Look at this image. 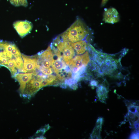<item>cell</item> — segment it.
<instances>
[{
  "mask_svg": "<svg viewBox=\"0 0 139 139\" xmlns=\"http://www.w3.org/2000/svg\"><path fill=\"white\" fill-rule=\"evenodd\" d=\"M22 54L13 43L0 40V66L6 67L12 75L23 70Z\"/></svg>",
  "mask_w": 139,
  "mask_h": 139,
  "instance_id": "6da1fadb",
  "label": "cell"
},
{
  "mask_svg": "<svg viewBox=\"0 0 139 139\" xmlns=\"http://www.w3.org/2000/svg\"><path fill=\"white\" fill-rule=\"evenodd\" d=\"M89 33L86 26L81 20L78 19L65 31L57 37L59 42H75L84 39Z\"/></svg>",
  "mask_w": 139,
  "mask_h": 139,
  "instance_id": "7a4b0ae2",
  "label": "cell"
},
{
  "mask_svg": "<svg viewBox=\"0 0 139 139\" xmlns=\"http://www.w3.org/2000/svg\"><path fill=\"white\" fill-rule=\"evenodd\" d=\"M37 54L38 69L42 68L48 69L50 68L54 61V55L50 46H48L45 50L39 52Z\"/></svg>",
  "mask_w": 139,
  "mask_h": 139,
  "instance_id": "3957f363",
  "label": "cell"
},
{
  "mask_svg": "<svg viewBox=\"0 0 139 139\" xmlns=\"http://www.w3.org/2000/svg\"><path fill=\"white\" fill-rule=\"evenodd\" d=\"M41 88L40 82L37 79L36 75L33 73L32 78L26 83L21 96L29 98Z\"/></svg>",
  "mask_w": 139,
  "mask_h": 139,
  "instance_id": "277c9868",
  "label": "cell"
},
{
  "mask_svg": "<svg viewBox=\"0 0 139 139\" xmlns=\"http://www.w3.org/2000/svg\"><path fill=\"white\" fill-rule=\"evenodd\" d=\"M57 47V49L62 53V56L64 60L68 65L71 60L75 55L73 48L68 43V41H62L57 43H53Z\"/></svg>",
  "mask_w": 139,
  "mask_h": 139,
  "instance_id": "5b68a950",
  "label": "cell"
},
{
  "mask_svg": "<svg viewBox=\"0 0 139 139\" xmlns=\"http://www.w3.org/2000/svg\"><path fill=\"white\" fill-rule=\"evenodd\" d=\"M119 60H117L108 55L104 59L103 62L100 65V69L103 75L111 74L117 68V64Z\"/></svg>",
  "mask_w": 139,
  "mask_h": 139,
  "instance_id": "8992f818",
  "label": "cell"
},
{
  "mask_svg": "<svg viewBox=\"0 0 139 139\" xmlns=\"http://www.w3.org/2000/svg\"><path fill=\"white\" fill-rule=\"evenodd\" d=\"M22 56L23 62V67L22 72L31 73L35 72L38 59V54L28 56L22 54Z\"/></svg>",
  "mask_w": 139,
  "mask_h": 139,
  "instance_id": "52a82bcc",
  "label": "cell"
},
{
  "mask_svg": "<svg viewBox=\"0 0 139 139\" xmlns=\"http://www.w3.org/2000/svg\"><path fill=\"white\" fill-rule=\"evenodd\" d=\"M13 26L18 34L22 38L29 33L33 27L31 22L27 20L16 21L14 23Z\"/></svg>",
  "mask_w": 139,
  "mask_h": 139,
  "instance_id": "ba28073f",
  "label": "cell"
},
{
  "mask_svg": "<svg viewBox=\"0 0 139 139\" xmlns=\"http://www.w3.org/2000/svg\"><path fill=\"white\" fill-rule=\"evenodd\" d=\"M85 72V78L87 80L94 77L102 75L99 66L93 60L89 62L86 67Z\"/></svg>",
  "mask_w": 139,
  "mask_h": 139,
  "instance_id": "9c48e42d",
  "label": "cell"
},
{
  "mask_svg": "<svg viewBox=\"0 0 139 139\" xmlns=\"http://www.w3.org/2000/svg\"><path fill=\"white\" fill-rule=\"evenodd\" d=\"M33 73H18L13 78L20 84L19 91L20 95H22L26 83L32 77Z\"/></svg>",
  "mask_w": 139,
  "mask_h": 139,
  "instance_id": "30bf717a",
  "label": "cell"
},
{
  "mask_svg": "<svg viewBox=\"0 0 139 139\" xmlns=\"http://www.w3.org/2000/svg\"><path fill=\"white\" fill-rule=\"evenodd\" d=\"M90 61L88 51L82 55H77L73 58L69 64V67L80 68L83 66H86Z\"/></svg>",
  "mask_w": 139,
  "mask_h": 139,
  "instance_id": "8fae6325",
  "label": "cell"
},
{
  "mask_svg": "<svg viewBox=\"0 0 139 139\" xmlns=\"http://www.w3.org/2000/svg\"><path fill=\"white\" fill-rule=\"evenodd\" d=\"M103 19L106 23L111 24L117 23L119 20V13L114 8L107 9L104 13Z\"/></svg>",
  "mask_w": 139,
  "mask_h": 139,
  "instance_id": "7c38bea8",
  "label": "cell"
},
{
  "mask_svg": "<svg viewBox=\"0 0 139 139\" xmlns=\"http://www.w3.org/2000/svg\"><path fill=\"white\" fill-rule=\"evenodd\" d=\"M68 42L69 44L76 51L77 54H81L85 52L87 45L84 40H81L75 42Z\"/></svg>",
  "mask_w": 139,
  "mask_h": 139,
  "instance_id": "4fadbf2b",
  "label": "cell"
},
{
  "mask_svg": "<svg viewBox=\"0 0 139 139\" xmlns=\"http://www.w3.org/2000/svg\"><path fill=\"white\" fill-rule=\"evenodd\" d=\"M108 91L107 87L101 84L98 85L97 89V95L99 99L103 102L107 98Z\"/></svg>",
  "mask_w": 139,
  "mask_h": 139,
  "instance_id": "5bb4252c",
  "label": "cell"
},
{
  "mask_svg": "<svg viewBox=\"0 0 139 139\" xmlns=\"http://www.w3.org/2000/svg\"><path fill=\"white\" fill-rule=\"evenodd\" d=\"M64 61L62 57L54 60L51 66L56 73L67 66Z\"/></svg>",
  "mask_w": 139,
  "mask_h": 139,
  "instance_id": "9a60e30c",
  "label": "cell"
},
{
  "mask_svg": "<svg viewBox=\"0 0 139 139\" xmlns=\"http://www.w3.org/2000/svg\"><path fill=\"white\" fill-rule=\"evenodd\" d=\"M102 126H97L94 128L91 134V136L92 138L99 139L100 138V132Z\"/></svg>",
  "mask_w": 139,
  "mask_h": 139,
  "instance_id": "2e32d148",
  "label": "cell"
},
{
  "mask_svg": "<svg viewBox=\"0 0 139 139\" xmlns=\"http://www.w3.org/2000/svg\"><path fill=\"white\" fill-rule=\"evenodd\" d=\"M50 128V126L48 124L45 126L44 127L38 130L36 133L35 136L37 137L35 138V139H40V137L42 136Z\"/></svg>",
  "mask_w": 139,
  "mask_h": 139,
  "instance_id": "e0dca14e",
  "label": "cell"
},
{
  "mask_svg": "<svg viewBox=\"0 0 139 139\" xmlns=\"http://www.w3.org/2000/svg\"><path fill=\"white\" fill-rule=\"evenodd\" d=\"M77 82L76 80L73 78H70L65 80V84L71 87L73 84L76 83Z\"/></svg>",
  "mask_w": 139,
  "mask_h": 139,
  "instance_id": "ac0fdd59",
  "label": "cell"
},
{
  "mask_svg": "<svg viewBox=\"0 0 139 139\" xmlns=\"http://www.w3.org/2000/svg\"><path fill=\"white\" fill-rule=\"evenodd\" d=\"M11 3L13 5L18 6H21L20 0H9Z\"/></svg>",
  "mask_w": 139,
  "mask_h": 139,
  "instance_id": "d6986e66",
  "label": "cell"
},
{
  "mask_svg": "<svg viewBox=\"0 0 139 139\" xmlns=\"http://www.w3.org/2000/svg\"><path fill=\"white\" fill-rule=\"evenodd\" d=\"M103 122V118H99L97 120L96 125L102 126Z\"/></svg>",
  "mask_w": 139,
  "mask_h": 139,
  "instance_id": "ffe728a7",
  "label": "cell"
},
{
  "mask_svg": "<svg viewBox=\"0 0 139 139\" xmlns=\"http://www.w3.org/2000/svg\"><path fill=\"white\" fill-rule=\"evenodd\" d=\"M130 138L132 139H137L138 138V133H134L131 135L130 137Z\"/></svg>",
  "mask_w": 139,
  "mask_h": 139,
  "instance_id": "44dd1931",
  "label": "cell"
},
{
  "mask_svg": "<svg viewBox=\"0 0 139 139\" xmlns=\"http://www.w3.org/2000/svg\"><path fill=\"white\" fill-rule=\"evenodd\" d=\"M98 84V82L95 80L91 81L90 83V85L92 86H97Z\"/></svg>",
  "mask_w": 139,
  "mask_h": 139,
  "instance_id": "7402d4cb",
  "label": "cell"
},
{
  "mask_svg": "<svg viewBox=\"0 0 139 139\" xmlns=\"http://www.w3.org/2000/svg\"><path fill=\"white\" fill-rule=\"evenodd\" d=\"M53 73V70L51 68H50L47 70V75H49Z\"/></svg>",
  "mask_w": 139,
  "mask_h": 139,
  "instance_id": "603a6c76",
  "label": "cell"
},
{
  "mask_svg": "<svg viewBox=\"0 0 139 139\" xmlns=\"http://www.w3.org/2000/svg\"><path fill=\"white\" fill-rule=\"evenodd\" d=\"M108 0H102L101 2V6H104L107 2Z\"/></svg>",
  "mask_w": 139,
  "mask_h": 139,
  "instance_id": "cb8c5ba5",
  "label": "cell"
}]
</instances>
